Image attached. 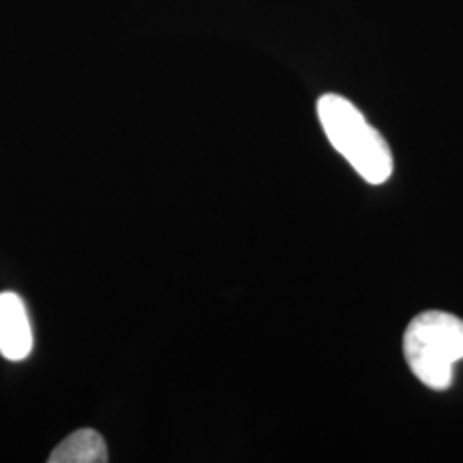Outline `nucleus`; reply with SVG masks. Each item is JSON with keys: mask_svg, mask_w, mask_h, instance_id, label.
I'll use <instances>...</instances> for the list:
<instances>
[{"mask_svg": "<svg viewBox=\"0 0 463 463\" xmlns=\"http://www.w3.org/2000/svg\"><path fill=\"white\" fill-rule=\"evenodd\" d=\"M317 118L335 150L354 167L358 176L372 184L389 181L392 174L389 144L354 103L341 95H322L317 99Z\"/></svg>", "mask_w": 463, "mask_h": 463, "instance_id": "1", "label": "nucleus"}, {"mask_svg": "<svg viewBox=\"0 0 463 463\" xmlns=\"http://www.w3.org/2000/svg\"><path fill=\"white\" fill-rule=\"evenodd\" d=\"M403 356L422 384L449 389L455 364L463 361V320L447 311H425L408 324Z\"/></svg>", "mask_w": 463, "mask_h": 463, "instance_id": "2", "label": "nucleus"}, {"mask_svg": "<svg viewBox=\"0 0 463 463\" xmlns=\"http://www.w3.org/2000/svg\"><path fill=\"white\" fill-rule=\"evenodd\" d=\"M33 352V328L24 300L15 292H0V354L24 361Z\"/></svg>", "mask_w": 463, "mask_h": 463, "instance_id": "3", "label": "nucleus"}, {"mask_svg": "<svg viewBox=\"0 0 463 463\" xmlns=\"http://www.w3.org/2000/svg\"><path fill=\"white\" fill-rule=\"evenodd\" d=\"M50 463H106L108 447L101 433L95 430H78L52 450Z\"/></svg>", "mask_w": 463, "mask_h": 463, "instance_id": "4", "label": "nucleus"}]
</instances>
